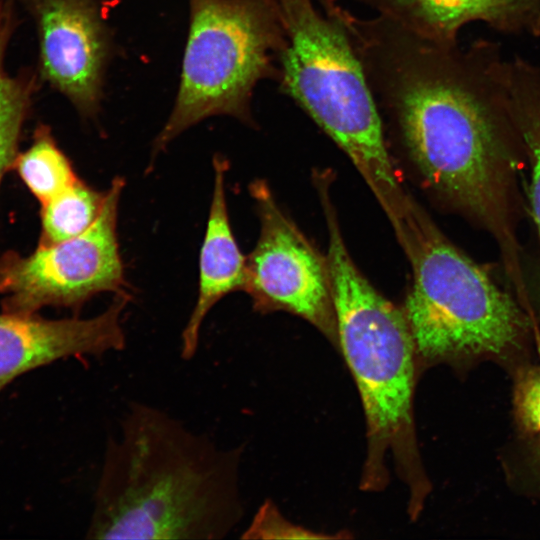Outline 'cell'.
I'll return each instance as SVG.
<instances>
[{"label": "cell", "instance_id": "d6986e66", "mask_svg": "<svg viewBox=\"0 0 540 540\" xmlns=\"http://www.w3.org/2000/svg\"><path fill=\"white\" fill-rule=\"evenodd\" d=\"M323 6L325 13L329 16H339L345 8H343L338 0H319Z\"/></svg>", "mask_w": 540, "mask_h": 540}, {"label": "cell", "instance_id": "52a82bcc", "mask_svg": "<svg viewBox=\"0 0 540 540\" xmlns=\"http://www.w3.org/2000/svg\"><path fill=\"white\" fill-rule=\"evenodd\" d=\"M124 186L122 177L112 180L99 217L79 236L39 244L28 256L14 251L1 256L2 311L30 315L52 306L78 313L97 294L128 292L117 234Z\"/></svg>", "mask_w": 540, "mask_h": 540}, {"label": "cell", "instance_id": "9c48e42d", "mask_svg": "<svg viewBox=\"0 0 540 540\" xmlns=\"http://www.w3.org/2000/svg\"><path fill=\"white\" fill-rule=\"evenodd\" d=\"M36 22L43 78L81 115L96 114L107 37L93 0H26Z\"/></svg>", "mask_w": 540, "mask_h": 540}, {"label": "cell", "instance_id": "30bf717a", "mask_svg": "<svg viewBox=\"0 0 540 540\" xmlns=\"http://www.w3.org/2000/svg\"><path fill=\"white\" fill-rule=\"evenodd\" d=\"M131 300L116 293L91 318L46 319L36 314L0 313V392L18 377L62 359L122 351L126 335L121 315Z\"/></svg>", "mask_w": 540, "mask_h": 540}, {"label": "cell", "instance_id": "ba28073f", "mask_svg": "<svg viewBox=\"0 0 540 540\" xmlns=\"http://www.w3.org/2000/svg\"><path fill=\"white\" fill-rule=\"evenodd\" d=\"M261 221L246 260L245 288L259 310L283 309L303 317L338 342L326 260L282 214L263 181L250 187Z\"/></svg>", "mask_w": 540, "mask_h": 540}, {"label": "cell", "instance_id": "7a4b0ae2", "mask_svg": "<svg viewBox=\"0 0 540 540\" xmlns=\"http://www.w3.org/2000/svg\"><path fill=\"white\" fill-rule=\"evenodd\" d=\"M241 447L132 402L105 444L88 539L220 540L239 523Z\"/></svg>", "mask_w": 540, "mask_h": 540}, {"label": "cell", "instance_id": "3957f363", "mask_svg": "<svg viewBox=\"0 0 540 540\" xmlns=\"http://www.w3.org/2000/svg\"><path fill=\"white\" fill-rule=\"evenodd\" d=\"M326 212V262L338 342L359 389L367 423L368 453L361 484L366 490L385 487V456L391 453L409 487V512L414 518L430 488L414 429L415 342L405 313L360 273L333 213Z\"/></svg>", "mask_w": 540, "mask_h": 540}, {"label": "cell", "instance_id": "ac0fdd59", "mask_svg": "<svg viewBox=\"0 0 540 540\" xmlns=\"http://www.w3.org/2000/svg\"><path fill=\"white\" fill-rule=\"evenodd\" d=\"M284 532L296 533L299 537H316L309 535L307 531L301 528L292 527L289 523L284 525V519L278 514L276 509L270 503H265L255 515L253 521L242 535V538H280L285 537Z\"/></svg>", "mask_w": 540, "mask_h": 540}, {"label": "cell", "instance_id": "5b68a950", "mask_svg": "<svg viewBox=\"0 0 540 540\" xmlns=\"http://www.w3.org/2000/svg\"><path fill=\"white\" fill-rule=\"evenodd\" d=\"M287 44L280 89L349 156L390 218L406 204L363 67L339 17L313 0H277Z\"/></svg>", "mask_w": 540, "mask_h": 540}, {"label": "cell", "instance_id": "7c38bea8", "mask_svg": "<svg viewBox=\"0 0 540 540\" xmlns=\"http://www.w3.org/2000/svg\"><path fill=\"white\" fill-rule=\"evenodd\" d=\"M227 166L223 157L214 156L213 193L199 257L198 296L181 334V357L185 360L197 352L208 312L229 293L245 288L246 260L234 237L226 204Z\"/></svg>", "mask_w": 540, "mask_h": 540}, {"label": "cell", "instance_id": "277c9868", "mask_svg": "<svg viewBox=\"0 0 540 540\" xmlns=\"http://www.w3.org/2000/svg\"><path fill=\"white\" fill-rule=\"evenodd\" d=\"M413 268L405 315L418 359L468 368L492 361L512 374L528 364L529 315L416 205L398 235Z\"/></svg>", "mask_w": 540, "mask_h": 540}, {"label": "cell", "instance_id": "ffe728a7", "mask_svg": "<svg viewBox=\"0 0 540 540\" xmlns=\"http://www.w3.org/2000/svg\"><path fill=\"white\" fill-rule=\"evenodd\" d=\"M532 444L531 448V461L533 468L536 469V471L540 475V440L530 441Z\"/></svg>", "mask_w": 540, "mask_h": 540}, {"label": "cell", "instance_id": "e0dca14e", "mask_svg": "<svg viewBox=\"0 0 540 540\" xmlns=\"http://www.w3.org/2000/svg\"><path fill=\"white\" fill-rule=\"evenodd\" d=\"M513 375L516 425L529 441L540 440V366L528 363Z\"/></svg>", "mask_w": 540, "mask_h": 540}, {"label": "cell", "instance_id": "8fae6325", "mask_svg": "<svg viewBox=\"0 0 540 540\" xmlns=\"http://www.w3.org/2000/svg\"><path fill=\"white\" fill-rule=\"evenodd\" d=\"M427 39L456 44L468 24L510 36L540 37V0H355Z\"/></svg>", "mask_w": 540, "mask_h": 540}, {"label": "cell", "instance_id": "6da1fadb", "mask_svg": "<svg viewBox=\"0 0 540 540\" xmlns=\"http://www.w3.org/2000/svg\"><path fill=\"white\" fill-rule=\"evenodd\" d=\"M344 27L381 119L434 192L488 230L518 273L514 145L521 143L494 69L497 45L439 43L376 15Z\"/></svg>", "mask_w": 540, "mask_h": 540}, {"label": "cell", "instance_id": "2e32d148", "mask_svg": "<svg viewBox=\"0 0 540 540\" xmlns=\"http://www.w3.org/2000/svg\"><path fill=\"white\" fill-rule=\"evenodd\" d=\"M14 167L41 204L79 179L71 162L56 144L50 129L44 125L35 131L31 146L18 154Z\"/></svg>", "mask_w": 540, "mask_h": 540}, {"label": "cell", "instance_id": "8992f818", "mask_svg": "<svg viewBox=\"0 0 540 540\" xmlns=\"http://www.w3.org/2000/svg\"><path fill=\"white\" fill-rule=\"evenodd\" d=\"M190 12L178 95L153 155L211 116L251 123L255 86L279 77L287 34L277 0H190Z\"/></svg>", "mask_w": 540, "mask_h": 540}, {"label": "cell", "instance_id": "5bb4252c", "mask_svg": "<svg viewBox=\"0 0 540 540\" xmlns=\"http://www.w3.org/2000/svg\"><path fill=\"white\" fill-rule=\"evenodd\" d=\"M15 20L11 0H0V182L14 167L22 127L36 88L33 75L11 76L5 69V54Z\"/></svg>", "mask_w": 540, "mask_h": 540}, {"label": "cell", "instance_id": "4fadbf2b", "mask_svg": "<svg viewBox=\"0 0 540 540\" xmlns=\"http://www.w3.org/2000/svg\"><path fill=\"white\" fill-rule=\"evenodd\" d=\"M495 71L530 164L529 202L540 235V68L520 57L496 60Z\"/></svg>", "mask_w": 540, "mask_h": 540}, {"label": "cell", "instance_id": "9a60e30c", "mask_svg": "<svg viewBox=\"0 0 540 540\" xmlns=\"http://www.w3.org/2000/svg\"><path fill=\"white\" fill-rule=\"evenodd\" d=\"M106 192L78 179L64 191L41 204L40 244L50 245L79 236L99 217Z\"/></svg>", "mask_w": 540, "mask_h": 540}]
</instances>
